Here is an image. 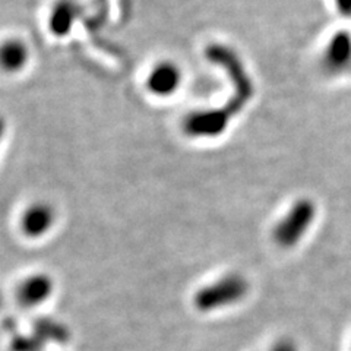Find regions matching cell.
I'll return each mask as SVG.
<instances>
[{
    "label": "cell",
    "instance_id": "7",
    "mask_svg": "<svg viewBox=\"0 0 351 351\" xmlns=\"http://www.w3.org/2000/svg\"><path fill=\"white\" fill-rule=\"evenodd\" d=\"M80 9L72 0H59L49 16V29L54 37H66L72 29Z\"/></svg>",
    "mask_w": 351,
    "mask_h": 351
},
{
    "label": "cell",
    "instance_id": "3",
    "mask_svg": "<svg viewBox=\"0 0 351 351\" xmlns=\"http://www.w3.org/2000/svg\"><path fill=\"white\" fill-rule=\"evenodd\" d=\"M246 291V281L239 276H227L205 287L196 298V306L204 311H214L240 300Z\"/></svg>",
    "mask_w": 351,
    "mask_h": 351
},
{
    "label": "cell",
    "instance_id": "6",
    "mask_svg": "<svg viewBox=\"0 0 351 351\" xmlns=\"http://www.w3.org/2000/svg\"><path fill=\"white\" fill-rule=\"evenodd\" d=\"M29 62V49L25 41L10 37L0 43V71L14 75L27 68Z\"/></svg>",
    "mask_w": 351,
    "mask_h": 351
},
{
    "label": "cell",
    "instance_id": "8",
    "mask_svg": "<svg viewBox=\"0 0 351 351\" xmlns=\"http://www.w3.org/2000/svg\"><path fill=\"white\" fill-rule=\"evenodd\" d=\"M53 289L51 280L46 276H32L21 282L18 289L19 302L25 306H37L43 300H46Z\"/></svg>",
    "mask_w": 351,
    "mask_h": 351
},
{
    "label": "cell",
    "instance_id": "9",
    "mask_svg": "<svg viewBox=\"0 0 351 351\" xmlns=\"http://www.w3.org/2000/svg\"><path fill=\"white\" fill-rule=\"evenodd\" d=\"M350 51H351V43L347 34H337L331 41L328 43L325 54H324L326 68L331 71L341 68L343 64L348 62Z\"/></svg>",
    "mask_w": 351,
    "mask_h": 351
},
{
    "label": "cell",
    "instance_id": "4",
    "mask_svg": "<svg viewBox=\"0 0 351 351\" xmlns=\"http://www.w3.org/2000/svg\"><path fill=\"white\" fill-rule=\"evenodd\" d=\"M183 72L178 63L171 60H161L151 68L147 75L145 85L149 94L166 98L171 97L182 85Z\"/></svg>",
    "mask_w": 351,
    "mask_h": 351
},
{
    "label": "cell",
    "instance_id": "2",
    "mask_svg": "<svg viewBox=\"0 0 351 351\" xmlns=\"http://www.w3.org/2000/svg\"><path fill=\"white\" fill-rule=\"evenodd\" d=\"M315 217V206L309 199L298 201L274 228V239L280 246L289 247L303 237Z\"/></svg>",
    "mask_w": 351,
    "mask_h": 351
},
{
    "label": "cell",
    "instance_id": "10",
    "mask_svg": "<svg viewBox=\"0 0 351 351\" xmlns=\"http://www.w3.org/2000/svg\"><path fill=\"white\" fill-rule=\"evenodd\" d=\"M337 2L341 6V9H347L351 5V0H337Z\"/></svg>",
    "mask_w": 351,
    "mask_h": 351
},
{
    "label": "cell",
    "instance_id": "1",
    "mask_svg": "<svg viewBox=\"0 0 351 351\" xmlns=\"http://www.w3.org/2000/svg\"><path fill=\"white\" fill-rule=\"evenodd\" d=\"M206 58L221 66L232 80L233 95L219 108L197 110L186 116L183 132L191 138L210 139L223 135L233 119L243 110L255 94V86L250 75L237 53L226 44H211L206 49Z\"/></svg>",
    "mask_w": 351,
    "mask_h": 351
},
{
    "label": "cell",
    "instance_id": "5",
    "mask_svg": "<svg viewBox=\"0 0 351 351\" xmlns=\"http://www.w3.org/2000/svg\"><path fill=\"white\" fill-rule=\"evenodd\" d=\"M56 223V210L49 202H32L19 217V228L29 239L46 236Z\"/></svg>",
    "mask_w": 351,
    "mask_h": 351
}]
</instances>
